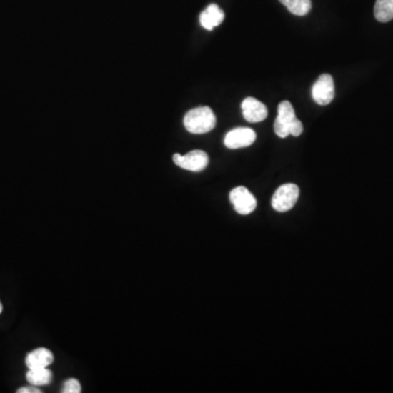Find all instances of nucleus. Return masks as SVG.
<instances>
[{
  "label": "nucleus",
  "mask_w": 393,
  "mask_h": 393,
  "mask_svg": "<svg viewBox=\"0 0 393 393\" xmlns=\"http://www.w3.org/2000/svg\"><path fill=\"white\" fill-rule=\"evenodd\" d=\"M224 12L218 5L212 4L200 14V24L206 30L212 31L215 26H220L224 20Z\"/></svg>",
  "instance_id": "obj_10"
},
{
  "label": "nucleus",
  "mask_w": 393,
  "mask_h": 393,
  "mask_svg": "<svg viewBox=\"0 0 393 393\" xmlns=\"http://www.w3.org/2000/svg\"><path fill=\"white\" fill-rule=\"evenodd\" d=\"M217 118L210 107L202 106L191 109L184 118L186 129L194 134H207L215 127Z\"/></svg>",
  "instance_id": "obj_2"
},
{
  "label": "nucleus",
  "mask_w": 393,
  "mask_h": 393,
  "mask_svg": "<svg viewBox=\"0 0 393 393\" xmlns=\"http://www.w3.org/2000/svg\"><path fill=\"white\" fill-rule=\"evenodd\" d=\"M174 163L181 169L190 171H202L208 166L209 156L202 150H194L186 155L176 153L173 156Z\"/></svg>",
  "instance_id": "obj_4"
},
{
  "label": "nucleus",
  "mask_w": 393,
  "mask_h": 393,
  "mask_svg": "<svg viewBox=\"0 0 393 393\" xmlns=\"http://www.w3.org/2000/svg\"><path fill=\"white\" fill-rule=\"evenodd\" d=\"M299 196V186L295 184H285L277 189L272 196L273 209L278 212H287L291 210Z\"/></svg>",
  "instance_id": "obj_3"
},
{
  "label": "nucleus",
  "mask_w": 393,
  "mask_h": 393,
  "mask_svg": "<svg viewBox=\"0 0 393 393\" xmlns=\"http://www.w3.org/2000/svg\"><path fill=\"white\" fill-rule=\"evenodd\" d=\"M81 392V384L76 379H68L64 384L63 393H80Z\"/></svg>",
  "instance_id": "obj_14"
},
{
  "label": "nucleus",
  "mask_w": 393,
  "mask_h": 393,
  "mask_svg": "<svg viewBox=\"0 0 393 393\" xmlns=\"http://www.w3.org/2000/svg\"><path fill=\"white\" fill-rule=\"evenodd\" d=\"M3 312V304H1V302H0V314Z\"/></svg>",
  "instance_id": "obj_16"
},
{
  "label": "nucleus",
  "mask_w": 393,
  "mask_h": 393,
  "mask_svg": "<svg viewBox=\"0 0 393 393\" xmlns=\"http://www.w3.org/2000/svg\"><path fill=\"white\" fill-rule=\"evenodd\" d=\"M256 140V132L250 128H235L227 132L224 138V144L227 148L235 149L246 148L252 146Z\"/></svg>",
  "instance_id": "obj_7"
},
{
  "label": "nucleus",
  "mask_w": 393,
  "mask_h": 393,
  "mask_svg": "<svg viewBox=\"0 0 393 393\" xmlns=\"http://www.w3.org/2000/svg\"><path fill=\"white\" fill-rule=\"evenodd\" d=\"M54 362V355L49 349L39 347L28 354L26 359V364L29 369L35 368H46L51 365Z\"/></svg>",
  "instance_id": "obj_9"
},
{
  "label": "nucleus",
  "mask_w": 393,
  "mask_h": 393,
  "mask_svg": "<svg viewBox=\"0 0 393 393\" xmlns=\"http://www.w3.org/2000/svg\"><path fill=\"white\" fill-rule=\"evenodd\" d=\"M375 18L379 22H389L393 19V0H376Z\"/></svg>",
  "instance_id": "obj_13"
},
{
  "label": "nucleus",
  "mask_w": 393,
  "mask_h": 393,
  "mask_svg": "<svg viewBox=\"0 0 393 393\" xmlns=\"http://www.w3.org/2000/svg\"><path fill=\"white\" fill-rule=\"evenodd\" d=\"M274 131L280 138H287L289 134L299 136L303 132V124L297 119L289 101H283L279 105L278 117L274 121Z\"/></svg>",
  "instance_id": "obj_1"
},
{
  "label": "nucleus",
  "mask_w": 393,
  "mask_h": 393,
  "mask_svg": "<svg viewBox=\"0 0 393 393\" xmlns=\"http://www.w3.org/2000/svg\"><path fill=\"white\" fill-rule=\"evenodd\" d=\"M312 95L318 105L326 106L330 104L334 99V82L332 76L328 74H322L312 86Z\"/></svg>",
  "instance_id": "obj_5"
},
{
  "label": "nucleus",
  "mask_w": 393,
  "mask_h": 393,
  "mask_svg": "<svg viewBox=\"0 0 393 393\" xmlns=\"http://www.w3.org/2000/svg\"><path fill=\"white\" fill-rule=\"evenodd\" d=\"M18 393H41L42 391L39 390V389H37L35 386H31V387H24V388H20L18 391H16Z\"/></svg>",
  "instance_id": "obj_15"
},
{
  "label": "nucleus",
  "mask_w": 393,
  "mask_h": 393,
  "mask_svg": "<svg viewBox=\"0 0 393 393\" xmlns=\"http://www.w3.org/2000/svg\"><path fill=\"white\" fill-rule=\"evenodd\" d=\"M51 379H53V374L51 370L47 369V367L29 369L26 374V380L35 387L47 386L51 384Z\"/></svg>",
  "instance_id": "obj_11"
},
{
  "label": "nucleus",
  "mask_w": 393,
  "mask_h": 393,
  "mask_svg": "<svg viewBox=\"0 0 393 393\" xmlns=\"http://www.w3.org/2000/svg\"><path fill=\"white\" fill-rule=\"evenodd\" d=\"M229 200L236 212L242 215L250 214L257 207V200L254 194L245 187H236L229 194Z\"/></svg>",
  "instance_id": "obj_6"
},
{
  "label": "nucleus",
  "mask_w": 393,
  "mask_h": 393,
  "mask_svg": "<svg viewBox=\"0 0 393 393\" xmlns=\"http://www.w3.org/2000/svg\"><path fill=\"white\" fill-rule=\"evenodd\" d=\"M244 118L248 123H260L264 121L268 116V109L266 105L262 104L254 97H247L242 103Z\"/></svg>",
  "instance_id": "obj_8"
},
{
  "label": "nucleus",
  "mask_w": 393,
  "mask_h": 393,
  "mask_svg": "<svg viewBox=\"0 0 393 393\" xmlns=\"http://www.w3.org/2000/svg\"><path fill=\"white\" fill-rule=\"evenodd\" d=\"M280 3L287 8L291 14L295 16H306L312 9L310 0H280Z\"/></svg>",
  "instance_id": "obj_12"
}]
</instances>
